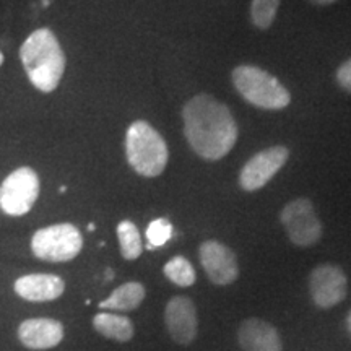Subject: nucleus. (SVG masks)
<instances>
[{"label":"nucleus","instance_id":"1","mask_svg":"<svg viewBox=\"0 0 351 351\" xmlns=\"http://www.w3.org/2000/svg\"><path fill=\"white\" fill-rule=\"evenodd\" d=\"M184 135L204 160H221L238 140V124L228 106L210 95H197L182 109Z\"/></svg>","mask_w":351,"mask_h":351},{"label":"nucleus","instance_id":"2","mask_svg":"<svg viewBox=\"0 0 351 351\" xmlns=\"http://www.w3.org/2000/svg\"><path fill=\"white\" fill-rule=\"evenodd\" d=\"M20 59L29 82L43 93H52L65 72V54L49 28L33 32L20 47Z\"/></svg>","mask_w":351,"mask_h":351},{"label":"nucleus","instance_id":"3","mask_svg":"<svg viewBox=\"0 0 351 351\" xmlns=\"http://www.w3.org/2000/svg\"><path fill=\"white\" fill-rule=\"evenodd\" d=\"M127 161L143 178H156L168 165V145L155 127L145 121H135L125 134Z\"/></svg>","mask_w":351,"mask_h":351},{"label":"nucleus","instance_id":"4","mask_svg":"<svg viewBox=\"0 0 351 351\" xmlns=\"http://www.w3.org/2000/svg\"><path fill=\"white\" fill-rule=\"evenodd\" d=\"M231 77L238 93L256 108L278 111L291 101V95L282 82L256 65H239L232 70Z\"/></svg>","mask_w":351,"mask_h":351},{"label":"nucleus","instance_id":"5","mask_svg":"<svg viewBox=\"0 0 351 351\" xmlns=\"http://www.w3.org/2000/svg\"><path fill=\"white\" fill-rule=\"evenodd\" d=\"M83 249V236L77 226L59 223L41 228L33 234L32 251L34 257L46 262L73 261Z\"/></svg>","mask_w":351,"mask_h":351},{"label":"nucleus","instance_id":"6","mask_svg":"<svg viewBox=\"0 0 351 351\" xmlns=\"http://www.w3.org/2000/svg\"><path fill=\"white\" fill-rule=\"evenodd\" d=\"M39 176L29 166L8 174L0 186V208L10 217H23L33 208L39 197Z\"/></svg>","mask_w":351,"mask_h":351},{"label":"nucleus","instance_id":"7","mask_svg":"<svg viewBox=\"0 0 351 351\" xmlns=\"http://www.w3.org/2000/svg\"><path fill=\"white\" fill-rule=\"evenodd\" d=\"M280 221L289 241L298 247H311L322 238V223L309 199H295L280 213Z\"/></svg>","mask_w":351,"mask_h":351},{"label":"nucleus","instance_id":"8","mask_svg":"<svg viewBox=\"0 0 351 351\" xmlns=\"http://www.w3.org/2000/svg\"><path fill=\"white\" fill-rule=\"evenodd\" d=\"M289 150L282 145L270 147L254 155L239 173V186L245 192H256L267 186L276 173L287 165Z\"/></svg>","mask_w":351,"mask_h":351},{"label":"nucleus","instance_id":"9","mask_svg":"<svg viewBox=\"0 0 351 351\" xmlns=\"http://www.w3.org/2000/svg\"><path fill=\"white\" fill-rule=\"evenodd\" d=\"M348 282L345 271L333 263L317 265L309 275V293L320 309H330L346 298Z\"/></svg>","mask_w":351,"mask_h":351},{"label":"nucleus","instance_id":"10","mask_svg":"<svg viewBox=\"0 0 351 351\" xmlns=\"http://www.w3.org/2000/svg\"><path fill=\"white\" fill-rule=\"evenodd\" d=\"M200 263L213 285L226 287L239 276V265L236 254L219 241L210 239L202 243L199 249Z\"/></svg>","mask_w":351,"mask_h":351},{"label":"nucleus","instance_id":"11","mask_svg":"<svg viewBox=\"0 0 351 351\" xmlns=\"http://www.w3.org/2000/svg\"><path fill=\"white\" fill-rule=\"evenodd\" d=\"M165 324L176 343L189 345L195 340L199 330L194 301L187 296H174L165 307Z\"/></svg>","mask_w":351,"mask_h":351},{"label":"nucleus","instance_id":"12","mask_svg":"<svg viewBox=\"0 0 351 351\" xmlns=\"http://www.w3.org/2000/svg\"><path fill=\"white\" fill-rule=\"evenodd\" d=\"M19 340L29 350H49L64 340V326L56 319H26L19 326Z\"/></svg>","mask_w":351,"mask_h":351},{"label":"nucleus","instance_id":"13","mask_svg":"<svg viewBox=\"0 0 351 351\" xmlns=\"http://www.w3.org/2000/svg\"><path fill=\"white\" fill-rule=\"evenodd\" d=\"M13 289L25 301L47 302L59 300L64 295L65 282L52 274H29L20 276Z\"/></svg>","mask_w":351,"mask_h":351},{"label":"nucleus","instance_id":"14","mask_svg":"<svg viewBox=\"0 0 351 351\" xmlns=\"http://www.w3.org/2000/svg\"><path fill=\"white\" fill-rule=\"evenodd\" d=\"M238 341L243 351H283L278 330L267 320L256 317L243 320Z\"/></svg>","mask_w":351,"mask_h":351},{"label":"nucleus","instance_id":"15","mask_svg":"<svg viewBox=\"0 0 351 351\" xmlns=\"http://www.w3.org/2000/svg\"><path fill=\"white\" fill-rule=\"evenodd\" d=\"M93 327L104 339L119 341V343L130 341L135 333L134 322L127 315L114 313L96 314L93 317Z\"/></svg>","mask_w":351,"mask_h":351},{"label":"nucleus","instance_id":"16","mask_svg":"<svg viewBox=\"0 0 351 351\" xmlns=\"http://www.w3.org/2000/svg\"><path fill=\"white\" fill-rule=\"evenodd\" d=\"M145 287L138 282H127L116 288L106 300L99 302V309L104 311H121V313H129L135 311L145 300Z\"/></svg>","mask_w":351,"mask_h":351},{"label":"nucleus","instance_id":"17","mask_svg":"<svg viewBox=\"0 0 351 351\" xmlns=\"http://www.w3.org/2000/svg\"><path fill=\"white\" fill-rule=\"evenodd\" d=\"M117 239H119L121 254L125 261H135L142 256V236H140L138 228L130 219H124L117 225Z\"/></svg>","mask_w":351,"mask_h":351},{"label":"nucleus","instance_id":"18","mask_svg":"<svg viewBox=\"0 0 351 351\" xmlns=\"http://www.w3.org/2000/svg\"><path fill=\"white\" fill-rule=\"evenodd\" d=\"M165 276L171 283L178 285L181 288H189L195 283L197 275L195 269L186 257L176 256L165 265Z\"/></svg>","mask_w":351,"mask_h":351},{"label":"nucleus","instance_id":"19","mask_svg":"<svg viewBox=\"0 0 351 351\" xmlns=\"http://www.w3.org/2000/svg\"><path fill=\"white\" fill-rule=\"evenodd\" d=\"M280 0H252L251 20L258 29L270 28L278 12Z\"/></svg>","mask_w":351,"mask_h":351},{"label":"nucleus","instance_id":"20","mask_svg":"<svg viewBox=\"0 0 351 351\" xmlns=\"http://www.w3.org/2000/svg\"><path fill=\"white\" fill-rule=\"evenodd\" d=\"M173 238V225L166 218H156L147 228L148 249H155L165 245Z\"/></svg>","mask_w":351,"mask_h":351},{"label":"nucleus","instance_id":"21","mask_svg":"<svg viewBox=\"0 0 351 351\" xmlns=\"http://www.w3.org/2000/svg\"><path fill=\"white\" fill-rule=\"evenodd\" d=\"M337 83H339L341 90L351 93V57L337 70Z\"/></svg>","mask_w":351,"mask_h":351},{"label":"nucleus","instance_id":"22","mask_svg":"<svg viewBox=\"0 0 351 351\" xmlns=\"http://www.w3.org/2000/svg\"><path fill=\"white\" fill-rule=\"evenodd\" d=\"M315 5H330V3L339 2V0H311Z\"/></svg>","mask_w":351,"mask_h":351},{"label":"nucleus","instance_id":"23","mask_svg":"<svg viewBox=\"0 0 351 351\" xmlns=\"http://www.w3.org/2000/svg\"><path fill=\"white\" fill-rule=\"evenodd\" d=\"M346 328H348V332L351 333V311H350V314L346 315Z\"/></svg>","mask_w":351,"mask_h":351},{"label":"nucleus","instance_id":"24","mask_svg":"<svg viewBox=\"0 0 351 351\" xmlns=\"http://www.w3.org/2000/svg\"><path fill=\"white\" fill-rule=\"evenodd\" d=\"M51 0H43V7H49Z\"/></svg>","mask_w":351,"mask_h":351},{"label":"nucleus","instance_id":"25","mask_svg":"<svg viewBox=\"0 0 351 351\" xmlns=\"http://www.w3.org/2000/svg\"><path fill=\"white\" fill-rule=\"evenodd\" d=\"M2 65H3V54L0 52V67H2Z\"/></svg>","mask_w":351,"mask_h":351},{"label":"nucleus","instance_id":"26","mask_svg":"<svg viewBox=\"0 0 351 351\" xmlns=\"http://www.w3.org/2000/svg\"><path fill=\"white\" fill-rule=\"evenodd\" d=\"M106 276H108V278H109V280H111V278H112V271H111V270H108V274H106Z\"/></svg>","mask_w":351,"mask_h":351}]
</instances>
